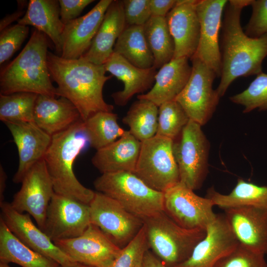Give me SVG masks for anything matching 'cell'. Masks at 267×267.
<instances>
[{
	"label": "cell",
	"mask_w": 267,
	"mask_h": 267,
	"mask_svg": "<svg viewBox=\"0 0 267 267\" xmlns=\"http://www.w3.org/2000/svg\"><path fill=\"white\" fill-rule=\"evenodd\" d=\"M251 0H230L224 8L221 27V80L216 89L220 98L237 78L263 72L262 63L267 56V34L259 38L249 37L241 24V11Z\"/></svg>",
	"instance_id": "cell-1"
},
{
	"label": "cell",
	"mask_w": 267,
	"mask_h": 267,
	"mask_svg": "<svg viewBox=\"0 0 267 267\" xmlns=\"http://www.w3.org/2000/svg\"><path fill=\"white\" fill-rule=\"evenodd\" d=\"M47 62L51 79L56 83L58 96L70 101L86 121L100 111L112 112L114 106L103 99L102 90L112 75L106 76L104 65L82 58L65 59L48 51Z\"/></svg>",
	"instance_id": "cell-2"
},
{
	"label": "cell",
	"mask_w": 267,
	"mask_h": 267,
	"mask_svg": "<svg viewBox=\"0 0 267 267\" xmlns=\"http://www.w3.org/2000/svg\"><path fill=\"white\" fill-rule=\"evenodd\" d=\"M47 37L35 29L20 53L0 74V94L19 92L57 96L50 80L47 62Z\"/></svg>",
	"instance_id": "cell-3"
},
{
	"label": "cell",
	"mask_w": 267,
	"mask_h": 267,
	"mask_svg": "<svg viewBox=\"0 0 267 267\" xmlns=\"http://www.w3.org/2000/svg\"><path fill=\"white\" fill-rule=\"evenodd\" d=\"M88 143L84 121L81 119L52 136L44 159L55 193L89 205L95 192L81 184L73 171L76 158Z\"/></svg>",
	"instance_id": "cell-4"
},
{
	"label": "cell",
	"mask_w": 267,
	"mask_h": 267,
	"mask_svg": "<svg viewBox=\"0 0 267 267\" xmlns=\"http://www.w3.org/2000/svg\"><path fill=\"white\" fill-rule=\"evenodd\" d=\"M93 185L97 191L115 199L142 220L164 211V193L153 189L132 172L102 174Z\"/></svg>",
	"instance_id": "cell-5"
},
{
	"label": "cell",
	"mask_w": 267,
	"mask_h": 267,
	"mask_svg": "<svg viewBox=\"0 0 267 267\" xmlns=\"http://www.w3.org/2000/svg\"><path fill=\"white\" fill-rule=\"evenodd\" d=\"M149 247L167 267L184 262L206 234V229L178 225L164 211L143 220Z\"/></svg>",
	"instance_id": "cell-6"
},
{
	"label": "cell",
	"mask_w": 267,
	"mask_h": 267,
	"mask_svg": "<svg viewBox=\"0 0 267 267\" xmlns=\"http://www.w3.org/2000/svg\"><path fill=\"white\" fill-rule=\"evenodd\" d=\"M201 127L190 120L173 145L179 182L193 190L202 187L209 173L210 145Z\"/></svg>",
	"instance_id": "cell-7"
},
{
	"label": "cell",
	"mask_w": 267,
	"mask_h": 267,
	"mask_svg": "<svg viewBox=\"0 0 267 267\" xmlns=\"http://www.w3.org/2000/svg\"><path fill=\"white\" fill-rule=\"evenodd\" d=\"M174 140L156 135L141 142L134 173L153 189L164 192L179 182Z\"/></svg>",
	"instance_id": "cell-8"
},
{
	"label": "cell",
	"mask_w": 267,
	"mask_h": 267,
	"mask_svg": "<svg viewBox=\"0 0 267 267\" xmlns=\"http://www.w3.org/2000/svg\"><path fill=\"white\" fill-rule=\"evenodd\" d=\"M192 71L189 79L175 98L189 119L201 126L213 116L220 99L213 88L215 71L199 58L192 57Z\"/></svg>",
	"instance_id": "cell-9"
},
{
	"label": "cell",
	"mask_w": 267,
	"mask_h": 267,
	"mask_svg": "<svg viewBox=\"0 0 267 267\" xmlns=\"http://www.w3.org/2000/svg\"><path fill=\"white\" fill-rule=\"evenodd\" d=\"M89 206L91 223L98 227L120 247L129 243L143 225L142 219L102 193L95 192Z\"/></svg>",
	"instance_id": "cell-10"
},
{
	"label": "cell",
	"mask_w": 267,
	"mask_h": 267,
	"mask_svg": "<svg viewBox=\"0 0 267 267\" xmlns=\"http://www.w3.org/2000/svg\"><path fill=\"white\" fill-rule=\"evenodd\" d=\"M164 194V211L182 227L206 229L217 217L210 199L197 195L180 182Z\"/></svg>",
	"instance_id": "cell-11"
},
{
	"label": "cell",
	"mask_w": 267,
	"mask_h": 267,
	"mask_svg": "<svg viewBox=\"0 0 267 267\" xmlns=\"http://www.w3.org/2000/svg\"><path fill=\"white\" fill-rule=\"evenodd\" d=\"M21 183L10 204L18 212L31 216L43 230L48 205L55 193L44 159L30 169Z\"/></svg>",
	"instance_id": "cell-12"
},
{
	"label": "cell",
	"mask_w": 267,
	"mask_h": 267,
	"mask_svg": "<svg viewBox=\"0 0 267 267\" xmlns=\"http://www.w3.org/2000/svg\"><path fill=\"white\" fill-rule=\"evenodd\" d=\"M90 224L89 205L54 193L43 231L54 242L77 237Z\"/></svg>",
	"instance_id": "cell-13"
},
{
	"label": "cell",
	"mask_w": 267,
	"mask_h": 267,
	"mask_svg": "<svg viewBox=\"0 0 267 267\" xmlns=\"http://www.w3.org/2000/svg\"><path fill=\"white\" fill-rule=\"evenodd\" d=\"M54 243L76 262L91 267H110L122 249L91 223L80 236Z\"/></svg>",
	"instance_id": "cell-14"
},
{
	"label": "cell",
	"mask_w": 267,
	"mask_h": 267,
	"mask_svg": "<svg viewBox=\"0 0 267 267\" xmlns=\"http://www.w3.org/2000/svg\"><path fill=\"white\" fill-rule=\"evenodd\" d=\"M0 218L12 233L31 249L67 267L77 263L58 247L38 225H36L27 213L14 210L10 203H0Z\"/></svg>",
	"instance_id": "cell-15"
},
{
	"label": "cell",
	"mask_w": 267,
	"mask_h": 267,
	"mask_svg": "<svg viewBox=\"0 0 267 267\" xmlns=\"http://www.w3.org/2000/svg\"><path fill=\"white\" fill-rule=\"evenodd\" d=\"M226 0H197L196 11L200 25V34L195 57L216 73L221 74V53L219 35L222 27V16Z\"/></svg>",
	"instance_id": "cell-16"
},
{
	"label": "cell",
	"mask_w": 267,
	"mask_h": 267,
	"mask_svg": "<svg viewBox=\"0 0 267 267\" xmlns=\"http://www.w3.org/2000/svg\"><path fill=\"white\" fill-rule=\"evenodd\" d=\"M223 210L239 244L253 252L267 254V210L248 205Z\"/></svg>",
	"instance_id": "cell-17"
},
{
	"label": "cell",
	"mask_w": 267,
	"mask_h": 267,
	"mask_svg": "<svg viewBox=\"0 0 267 267\" xmlns=\"http://www.w3.org/2000/svg\"><path fill=\"white\" fill-rule=\"evenodd\" d=\"M238 244L224 214H217L216 219L206 227L205 236L196 245L189 257L174 267H214Z\"/></svg>",
	"instance_id": "cell-18"
},
{
	"label": "cell",
	"mask_w": 267,
	"mask_h": 267,
	"mask_svg": "<svg viewBox=\"0 0 267 267\" xmlns=\"http://www.w3.org/2000/svg\"><path fill=\"white\" fill-rule=\"evenodd\" d=\"M18 153L17 170L13 178L14 183H21L24 177L37 163L44 159L52 136L34 122H6Z\"/></svg>",
	"instance_id": "cell-19"
},
{
	"label": "cell",
	"mask_w": 267,
	"mask_h": 267,
	"mask_svg": "<svg viewBox=\"0 0 267 267\" xmlns=\"http://www.w3.org/2000/svg\"><path fill=\"white\" fill-rule=\"evenodd\" d=\"M197 2V0H177L166 17L175 44L173 58L190 59L197 50L200 34Z\"/></svg>",
	"instance_id": "cell-20"
},
{
	"label": "cell",
	"mask_w": 267,
	"mask_h": 267,
	"mask_svg": "<svg viewBox=\"0 0 267 267\" xmlns=\"http://www.w3.org/2000/svg\"><path fill=\"white\" fill-rule=\"evenodd\" d=\"M113 0H100L85 15L65 25L60 56L79 59L89 48Z\"/></svg>",
	"instance_id": "cell-21"
},
{
	"label": "cell",
	"mask_w": 267,
	"mask_h": 267,
	"mask_svg": "<svg viewBox=\"0 0 267 267\" xmlns=\"http://www.w3.org/2000/svg\"><path fill=\"white\" fill-rule=\"evenodd\" d=\"M104 66L106 72L124 84L123 90L112 94L115 103L119 106L126 105L134 95L143 93L150 88L155 82L157 73L154 67L148 69L138 68L115 52Z\"/></svg>",
	"instance_id": "cell-22"
},
{
	"label": "cell",
	"mask_w": 267,
	"mask_h": 267,
	"mask_svg": "<svg viewBox=\"0 0 267 267\" xmlns=\"http://www.w3.org/2000/svg\"><path fill=\"white\" fill-rule=\"evenodd\" d=\"M126 26L122 0H113L90 46L80 58L104 65L114 52L115 44Z\"/></svg>",
	"instance_id": "cell-23"
},
{
	"label": "cell",
	"mask_w": 267,
	"mask_h": 267,
	"mask_svg": "<svg viewBox=\"0 0 267 267\" xmlns=\"http://www.w3.org/2000/svg\"><path fill=\"white\" fill-rule=\"evenodd\" d=\"M186 57L173 58L162 66L155 76V83L145 94L137 99L151 101L159 107L162 104L175 100L186 86L190 77L192 66Z\"/></svg>",
	"instance_id": "cell-24"
},
{
	"label": "cell",
	"mask_w": 267,
	"mask_h": 267,
	"mask_svg": "<svg viewBox=\"0 0 267 267\" xmlns=\"http://www.w3.org/2000/svg\"><path fill=\"white\" fill-rule=\"evenodd\" d=\"M141 142L129 131L111 144L96 150L92 165L101 173L130 172L134 173Z\"/></svg>",
	"instance_id": "cell-25"
},
{
	"label": "cell",
	"mask_w": 267,
	"mask_h": 267,
	"mask_svg": "<svg viewBox=\"0 0 267 267\" xmlns=\"http://www.w3.org/2000/svg\"><path fill=\"white\" fill-rule=\"evenodd\" d=\"M81 119L78 109L67 98L38 95L34 122L51 136L65 130Z\"/></svg>",
	"instance_id": "cell-26"
},
{
	"label": "cell",
	"mask_w": 267,
	"mask_h": 267,
	"mask_svg": "<svg viewBox=\"0 0 267 267\" xmlns=\"http://www.w3.org/2000/svg\"><path fill=\"white\" fill-rule=\"evenodd\" d=\"M17 22L20 25L32 26L44 34L61 53L65 25L60 18L59 0H30L25 14Z\"/></svg>",
	"instance_id": "cell-27"
},
{
	"label": "cell",
	"mask_w": 267,
	"mask_h": 267,
	"mask_svg": "<svg viewBox=\"0 0 267 267\" xmlns=\"http://www.w3.org/2000/svg\"><path fill=\"white\" fill-rule=\"evenodd\" d=\"M0 263L22 267H61L57 263L26 245L9 229L0 218Z\"/></svg>",
	"instance_id": "cell-28"
},
{
	"label": "cell",
	"mask_w": 267,
	"mask_h": 267,
	"mask_svg": "<svg viewBox=\"0 0 267 267\" xmlns=\"http://www.w3.org/2000/svg\"><path fill=\"white\" fill-rule=\"evenodd\" d=\"M113 51L138 68L154 67V57L147 42L143 26L127 25L118 38Z\"/></svg>",
	"instance_id": "cell-29"
},
{
	"label": "cell",
	"mask_w": 267,
	"mask_h": 267,
	"mask_svg": "<svg viewBox=\"0 0 267 267\" xmlns=\"http://www.w3.org/2000/svg\"><path fill=\"white\" fill-rule=\"evenodd\" d=\"M206 197L214 206L222 209L241 205L252 206L267 210V186H260L241 178L228 194L217 191L214 186L208 188Z\"/></svg>",
	"instance_id": "cell-30"
},
{
	"label": "cell",
	"mask_w": 267,
	"mask_h": 267,
	"mask_svg": "<svg viewBox=\"0 0 267 267\" xmlns=\"http://www.w3.org/2000/svg\"><path fill=\"white\" fill-rule=\"evenodd\" d=\"M144 34L154 59V67L160 69L174 56L175 44L166 17L151 16L143 25Z\"/></svg>",
	"instance_id": "cell-31"
},
{
	"label": "cell",
	"mask_w": 267,
	"mask_h": 267,
	"mask_svg": "<svg viewBox=\"0 0 267 267\" xmlns=\"http://www.w3.org/2000/svg\"><path fill=\"white\" fill-rule=\"evenodd\" d=\"M117 114L112 112H98L84 121V131L90 146L96 150L121 137L125 131L117 122Z\"/></svg>",
	"instance_id": "cell-32"
},
{
	"label": "cell",
	"mask_w": 267,
	"mask_h": 267,
	"mask_svg": "<svg viewBox=\"0 0 267 267\" xmlns=\"http://www.w3.org/2000/svg\"><path fill=\"white\" fill-rule=\"evenodd\" d=\"M159 107L150 101L138 99L134 102L123 122L130 133L141 142L156 135L158 128Z\"/></svg>",
	"instance_id": "cell-33"
},
{
	"label": "cell",
	"mask_w": 267,
	"mask_h": 267,
	"mask_svg": "<svg viewBox=\"0 0 267 267\" xmlns=\"http://www.w3.org/2000/svg\"><path fill=\"white\" fill-rule=\"evenodd\" d=\"M37 94L19 92L0 94V120L2 122H34V111Z\"/></svg>",
	"instance_id": "cell-34"
},
{
	"label": "cell",
	"mask_w": 267,
	"mask_h": 267,
	"mask_svg": "<svg viewBox=\"0 0 267 267\" xmlns=\"http://www.w3.org/2000/svg\"><path fill=\"white\" fill-rule=\"evenodd\" d=\"M190 119L181 106L173 100L159 107L157 135L176 140Z\"/></svg>",
	"instance_id": "cell-35"
},
{
	"label": "cell",
	"mask_w": 267,
	"mask_h": 267,
	"mask_svg": "<svg viewBox=\"0 0 267 267\" xmlns=\"http://www.w3.org/2000/svg\"><path fill=\"white\" fill-rule=\"evenodd\" d=\"M230 100L243 107L244 113L255 109L267 110V74H258L248 87L242 92L231 96Z\"/></svg>",
	"instance_id": "cell-36"
},
{
	"label": "cell",
	"mask_w": 267,
	"mask_h": 267,
	"mask_svg": "<svg viewBox=\"0 0 267 267\" xmlns=\"http://www.w3.org/2000/svg\"><path fill=\"white\" fill-rule=\"evenodd\" d=\"M149 248L143 224L134 237L122 248L110 267H143L144 256Z\"/></svg>",
	"instance_id": "cell-37"
},
{
	"label": "cell",
	"mask_w": 267,
	"mask_h": 267,
	"mask_svg": "<svg viewBox=\"0 0 267 267\" xmlns=\"http://www.w3.org/2000/svg\"><path fill=\"white\" fill-rule=\"evenodd\" d=\"M214 267H267L265 255L253 252L238 244L221 258Z\"/></svg>",
	"instance_id": "cell-38"
},
{
	"label": "cell",
	"mask_w": 267,
	"mask_h": 267,
	"mask_svg": "<svg viewBox=\"0 0 267 267\" xmlns=\"http://www.w3.org/2000/svg\"><path fill=\"white\" fill-rule=\"evenodd\" d=\"M28 33V26L19 24L7 28L0 32V65L8 60L20 48Z\"/></svg>",
	"instance_id": "cell-39"
},
{
	"label": "cell",
	"mask_w": 267,
	"mask_h": 267,
	"mask_svg": "<svg viewBox=\"0 0 267 267\" xmlns=\"http://www.w3.org/2000/svg\"><path fill=\"white\" fill-rule=\"evenodd\" d=\"M252 13L245 28L251 38H259L267 34V0H252Z\"/></svg>",
	"instance_id": "cell-40"
},
{
	"label": "cell",
	"mask_w": 267,
	"mask_h": 267,
	"mask_svg": "<svg viewBox=\"0 0 267 267\" xmlns=\"http://www.w3.org/2000/svg\"><path fill=\"white\" fill-rule=\"evenodd\" d=\"M127 25L143 26L151 17L150 0H123Z\"/></svg>",
	"instance_id": "cell-41"
},
{
	"label": "cell",
	"mask_w": 267,
	"mask_h": 267,
	"mask_svg": "<svg viewBox=\"0 0 267 267\" xmlns=\"http://www.w3.org/2000/svg\"><path fill=\"white\" fill-rule=\"evenodd\" d=\"M93 0H59L60 18L64 25L73 20Z\"/></svg>",
	"instance_id": "cell-42"
},
{
	"label": "cell",
	"mask_w": 267,
	"mask_h": 267,
	"mask_svg": "<svg viewBox=\"0 0 267 267\" xmlns=\"http://www.w3.org/2000/svg\"><path fill=\"white\" fill-rule=\"evenodd\" d=\"M177 0H150L151 16L166 17L175 5Z\"/></svg>",
	"instance_id": "cell-43"
},
{
	"label": "cell",
	"mask_w": 267,
	"mask_h": 267,
	"mask_svg": "<svg viewBox=\"0 0 267 267\" xmlns=\"http://www.w3.org/2000/svg\"><path fill=\"white\" fill-rule=\"evenodd\" d=\"M143 267H167L148 250L144 256Z\"/></svg>",
	"instance_id": "cell-44"
},
{
	"label": "cell",
	"mask_w": 267,
	"mask_h": 267,
	"mask_svg": "<svg viewBox=\"0 0 267 267\" xmlns=\"http://www.w3.org/2000/svg\"><path fill=\"white\" fill-rule=\"evenodd\" d=\"M24 13L23 11H17L13 13L6 15L0 21V32L7 28V27L13 21L17 20Z\"/></svg>",
	"instance_id": "cell-45"
},
{
	"label": "cell",
	"mask_w": 267,
	"mask_h": 267,
	"mask_svg": "<svg viewBox=\"0 0 267 267\" xmlns=\"http://www.w3.org/2000/svg\"><path fill=\"white\" fill-rule=\"evenodd\" d=\"M7 175L1 165H0V203L3 202L4 193L6 188Z\"/></svg>",
	"instance_id": "cell-46"
},
{
	"label": "cell",
	"mask_w": 267,
	"mask_h": 267,
	"mask_svg": "<svg viewBox=\"0 0 267 267\" xmlns=\"http://www.w3.org/2000/svg\"><path fill=\"white\" fill-rule=\"evenodd\" d=\"M67 267H91L85 265H83L82 264H80L78 263H76L75 264L72 265L71 266Z\"/></svg>",
	"instance_id": "cell-47"
},
{
	"label": "cell",
	"mask_w": 267,
	"mask_h": 267,
	"mask_svg": "<svg viewBox=\"0 0 267 267\" xmlns=\"http://www.w3.org/2000/svg\"><path fill=\"white\" fill-rule=\"evenodd\" d=\"M0 267H10L7 264L0 263Z\"/></svg>",
	"instance_id": "cell-48"
}]
</instances>
